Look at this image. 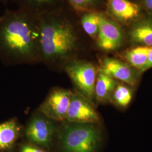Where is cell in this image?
Masks as SVG:
<instances>
[{"label": "cell", "instance_id": "obj_9", "mask_svg": "<svg viewBox=\"0 0 152 152\" xmlns=\"http://www.w3.org/2000/svg\"><path fill=\"white\" fill-rule=\"evenodd\" d=\"M99 71L131 86H134L137 82L134 68L127 63L113 58L105 57L101 60Z\"/></svg>", "mask_w": 152, "mask_h": 152}, {"label": "cell", "instance_id": "obj_20", "mask_svg": "<svg viewBox=\"0 0 152 152\" xmlns=\"http://www.w3.org/2000/svg\"><path fill=\"white\" fill-rule=\"evenodd\" d=\"M151 68H152V48H150L147 64H145V66L143 68V69L140 72L143 73V72L147 71V70Z\"/></svg>", "mask_w": 152, "mask_h": 152}, {"label": "cell", "instance_id": "obj_11", "mask_svg": "<svg viewBox=\"0 0 152 152\" xmlns=\"http://www.w3.org/2000/svg\"><path fill=\"white\" fill-rule=\"evenodd\" d=\"M128 36L131 42L152 48V16L144 14L130 25Z\"/></svg>", "mask_w": 152, "mask_h": 152}, {"label": "cell", "instance_id": "obj_18", "mask_svg": "<svg viewBox=\"0 0 152 152\" xmlns=\"http://www.w3.org/2000/svg\"><path fill=\"white\" fill-rule=\"evenodd\" d=\"M132 91L130 89L124 85H117L113 91V98L115 102L121 107L127 106L132 99Z\"/></svg>", "mask_w": 152, "mask_h": 152}, {"label": "cell", "instance_id": "obj_19", "mask_svg": "<svg viewBox=\"0 0 152 152\" xmlns=\"http://www.w3.org/2000/svg\"><path fill=\"white\" fill-rule=\"evenodd\" d=\"M136 2L145 14L152 16V0H136Z\"/></svg>", "mask_w": 152, "mask_h": 152}, {"label": "cell", "instance_id": "obj_2", "mask_svg": "<svg viewBox=\"0 0 152 152\" xmlns=\"http://www.w3.org/2000/svg\"><path fill=\"white\" fill-rule=\"evenodd\" d=\"M39 16L22 9L6 10L0 18V55L10 62L41 60Z\"/></svg>", "mask_w": 152, "mask_h": 152}, {"label": "cell", "instance_id": "obj_15", "mask_svg": "<svg viewBox=\"0 0 152 152\" xmlns=\"http://www.w3.org/2000/svg\"><path fill=\"white\" fill-rule=\"evenodd\" d=\"M116 86L115 80L99 71L95 85V97L99 101H104L114 91Z\"/></svg>", "mask_w": 152, "mask_h": 152}, {"label": "cell", "instance_id": "obj_12", "mask_svg": "<svg viewBox=\"0 0 152 152\" xmlns=\"http://www.w3.org/2000/svg\"><path fill=\"white\" fill-rule=\"evenodd\" d=\"M18 9L39 16L56 11L68 5L66 0H11Z\"/></svg>", "mask_w": 152, "mask_h": 152}, {"label": "cell", "instance_id": "obj_1", "mask_svg": "<svg viewBox=\"0 0 152 152\" xmlns=\"http://www.w3.org/2000/svg\"><path fill=\"white\" fill-rule=\"evenodd\" d=\"M39 19L41 60L63 68L69 61L78 59L82 35L85 34L78 14L67 5Z\"/></svg>", "mask_w": 152, "mask_h": 152}, {"label": "cell", "instance_id": "obj_23", "mask_svg": "<svg viewBox=\"0 0 152 152\" xmlns=\"http://www.w3.org/2000/svg\"><path fill=\"white\" fill-rule=\"evenodd\" d=\"M0 18H1V16H0Z\"/></svg>", "mask_w": 152, "mask_h": 152}, {"label": "cell", "instance_id": "obj_10", "mask_svg": "<svg viewBox=\"0 0 152 152\" xmlns=\"http://www.w3.org/2000/svg\"><path fill=\"white\" fill-rule=\"evenodd\" d=\"M55 132L51 122L44 117H36L29 123L26 129L28 139L34 144L48 147L52 141Z\"/></svg>", "mask_w": 152, "mask_h": 152}, {"label": "cell", "instance_id": "obj_6", "mask_svg": "<svg viewBox=\"0 0 152 152\" xmlns=\"http://www.w3.org/2000/svg\"><path fill=\"white\" fill-rule=\"evenodd\" d=\"M104 11L118 24L129 26L144 12L136 2L130 0H107Z\"/></svg>", "mask_w": 152, "mask_h": 152}, {"label": "cell", "instance_id": "obj_14", "mask_svg": "<svg viewBox=\"0 0 152 152\" xmlns=\"http://www.w3.org/2000/svg\"><path fill=\"white\" fill-rule=\"evenodd\" d=\"M101 11H90L78 13L83 32L95 41L99 31Z\"/></svg>", "mask_w": 152, "mask_h": 152}, {"label": "cell", "instance_id": "obj_17", "mask_svg": "<svg viewBox=\"0 0 152 152\" xmlns=\"http://www.w3.org/2000/svg\"><path fill=\"white\" fill-rule=\"evenodd\" d=\"M67 3L77 13L90 11H102L105 6L104 0H66Z\"/></svg>", "mask_w": 152, "mask_h": 152}, {"label": "cell", "instance_id": "obj_5", "mask_svg": "<svg viewBox=\"0 0 152 152\" xmlns=\"http://www.w3.org/2000/svg\"><path fill=\"white\" fill-rule=\"evenodd\" d=\"M124 41V33L120 24L105 11H101L99 31L95 41L96 46L104 51L110 52L121 47Z\"/></svg>", "mask_w": 152, "mask_h": 152}, {"label": "cell", "instance_id": "obj_22", "mask_svg": "<svg viewBox=\"0 0 152 152\" xmlns=\"http://www.w3.org/2000/svg\"><path fill=\"white\" fill-rule=\"evenodd\" d=\"M7 1L8 0H0V2H2V3H4V4H6L7 2Z\"/></svg>", "mask_w": 152, "mask_h": 152}, {"label": "cell", "instance_id": "obj_8", "mask_svg": "<svg viewBox=\"0 0 152 152\" xmlns=\"http://www.w3.org/2000/svg\"><path fill=\"white\" fill-rule=\"evenodd\" d=\"M66 120L71 123L93 124L98 122L99 117L87 99L72 93Z\"/></svg>", "mask_w": 152, "mask_h": 152}, {"label": "cell", "instance_id": "obj_3", "mask_svg": "<svg viewBox=\"0 0 152 152\" xmlns=\"http://www.w3.org/2000/svg\"><path fill=\"white\" fill-rule=\"evenodd\" d=\"M100 141V134L92 124L72 123L61 134L64 152H96Z\"/></svg>", "mask_w": 152, "mask_h": 152}, {"label": "cell", "instance_id": "obj_13", "mask_svg": "<svg viewBox=\"0 0 152 152\" xmlns=\"http://www.w3.org/2000/svg\"><path fill=\"white\" fill-rule=\"evenodd\" d=\"M20 127L14 120L0 124V151L7 150L13 146L19 136Z\"/></svg>", "mask_w": 152, "mask_h": 152}, {"label": "cell", "instance_id": "obj_7", "mask_svg": "<svg viewBox=\"0 0 152 152\" xmlns=\"http://www.w3.org/2000/svg\"><path fill=\"white\" fill-rule=\"evenodd\" d=\"M72 92L64 89H56L50 94L39 108L44 115L51 120H66Z\"/></svg>", "mask_w": 152, "mask_h": 152}, {"label": "cell", "instance_id": "obj_16", "mask_svg": "<svg viewBox=\"0 0 152 152\" xmlns=\"http://www.w3.org/2000/svg\"><path fill=\"white\" fill-rule=\"evenodd\" d=\"M149 49L147 46H138L126 51L124 58L129 65L140 72L147 64Z\"/></svg>", "mask_w": 152, "mask_h": 152}, {"label": "cell", "instance_id": "obj_4", "mask_svg": "<svg viewBox=\"0 0 152 152\" xmlns=\"http://www.w3.org/2000/svg\"><path fill=\"white\" fill-rule=\"evenodd\" d=\"M63 69L74 83L82 96L88 101L95 98L97 71L91 62L76 59L67 63Z\"/></svg>", "mask_w": 152, "mask_h": 152}, {"label": "cell", "instance_id": "obj_21", "mask_svg": "<svg viewBox=\"0 0 152 152\" xmlns=\"http://www.w3.org/2000/svg\"><path fill=\"white\" fill-rule=\"evenodd\" d=\"M20 152H46L39 149L37 148L30 146V145H24L22 147Z\"/></svg>", "mask_w": 152, "mask_h": 152}]
</instances>
